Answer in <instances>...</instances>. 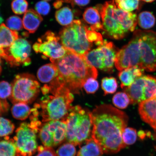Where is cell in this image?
<instances>
[{"mask_svg": "<svg viewBox=\"0 0 156 156\" xmlns=\"http://www.w3.org/2000/svg\"><path fill=\"white\" fill-rule=\"evenodd\" d=\"M93 127L91 137L100 146L104 153H118L126 147L122 139L127 126V115L112 105L97 106L91 112Z\"/></svg>", "mask_w": 156, "mask_h": 156, "instance_id": "1", "label": "cell"}, {"mask_svg": "<svg viewBox=\"0 0 156 156\" xmlns=\"http://www.w3.org/2000/svg\"><path fill=\"white\" fill-rule=\"evenodd\" d=\"M41 89L44 96L34 107L38 111V117H41L42 122L65 120L73 107V93L58 78L45 84Z\"/></svg>", "mask_w": 156, "mask_h": 156, "instance_id": "2", "label": "cell"}, {"mask_svg": "<svg viewBox=\"0 0 156 156\" xmlns=\"http://www.w3.org/2000/svg\"><path fill=\"white\" fill-rule=\"evenodd\" d=\"M52 63L57 67L58 79L72 93H79L87 79H96L98 75L96 68L87 62L85 56L69 51Z\"/></svg>", "mask_w": 156, "mask_h": 156, "instance_id": "3", "label": "cell"}, {"mask_svg": "<svg viewBox=\"0 0 156 156\" xmlns=\"http://www.w3.org/2000/svg\"><path fill=\"white\" fill-rule=\"evenodd\" d=\"M97 9L102 18L103 30L110 38L120 40L135 30L137 15L119 9L114 0L106 2Z\"/></svg>", "mask_w": 156, "mask_h": 156, "instance_id": "4", "label": "cell"}, {"mask_svg": "<svg viewBox=\"0 0 156 156\" xmlns=\"http://www.w3.org/2000/svg\"><path fill=\"white\" fill-rule=\"evenodd\" d=\"M58 36L66 50L81 56L90 51L94 45L99 46L104 42L100 34L89 30L79 20L62 29Z\"/></svg>", "mask_w": 156, "mask_h": 156, "instance_id": "5", "label": "cell"}, {"mask_svg": "<svg viewBox=\"0 0 156 156\" xmlns=\"http://www.w3.org/2000/svg\"><path fill=\"white\" fill-rule=\"evenodd\" d=\"M91 112L77 105L72 107L65 121L66 140L75 146H81L91 136L93 127Z\"/></svg>", "mask_w": 156, "mask_h": 156, "instance_id": "6", "label": "cell"}, {"mask_svg": "<svg viewBox=\"0 0 156 156\" xmlns=\"http://www.w3.org/2000/svg\"><path fill=\"white\" fill-rule=\"evenodd\" d=\"M140 58V67L148 72L156 70V32L138 29L133 33Z\"/></svg>", "mask_w": 156, "mask_h": 156, "instance_id": "7", "label": "cell"}, {"mask_svg": "<svg viewBox=\"0 0 156 156\" xmlns=\"http://www.w3.org/2000/svg\"><path fill=\"white\" fill-rule=\"evenodd\" d=\"M12 94L9 98L13 104H29L34 102L40 93V84L34 76L28 73L18 74L11 84Z\"/></svg>", "mask_w": 156, "mask_h": 156, "instance_id": "8", "label": "cell"}, {"mask_svg": "<svg viewBox=\"0 0 156 156\" xmlns=\"http://www.w3.org/2000/svg\"><path fill=\"white\" fill-rule=\"evenodd\" d=\"M118 50L112 42L104 41L103 44L86 54L88 62L95 68L107 73L112 72Z\"/></svg>", "mask_w": 156, "mask_h": 156, "instance_id": "9", "label": "cell"}, {"mask_svg": "<svg viewBox=\"0 0 156 156\" xmlns=\"http://www.w3.org/2000/svg\"><path fill=\"white\" fill-rule=\"evenodd\" d=\"M33 48L36 53L41 54L44 59L48 58L51 63L63 57L68 52L62 44L59 36L50 31L39 38Z\"/></svg>", "mask_w": 156, "mask_h": 156, "instance_id": "10", "label": "cell"}, {"mask_svg": "<svg viewBox=\"0 0 156 156\" xmlns=\"http://www.w3.org/2000/svg\"><path fill=\"white\" fill-rule=\"evenodd\" d=\"M38 130L30 123L23 122L13 137L17 156H32L37 151V133Z\"/></svg>", "mask_w": 156, "mask_h": 156, "instance_id": "11", "label": "cell"}, {"mask_svg": "<svg viewBox=\"0 0 156 156\" xmlns=\"http://www.w3.org/2000/svg\"><path fill=\"white\" fill-rule=\"evenodd\" d=\"M30 44L24 38L20 37L9 47L4 49L0 57L12 67L28 66L31 63Z\"/></svg>", "mask_w": 156, "mask_h": 156, "instance_id": "12", "label": "cell"}, {"mask_svg": "<svg viewBox=\"0 0 156 156\" xmlns=\"http://www.w3.org/2000/svg\"><path fill=\"white\" fill-rule=\"evenodd\" d=\"M132 104H137L154 96L156 79L150 75H142L136 79L130 86L124 88Z\"/></svg>", "mask_w": 156, "mask_h": 156, "instance_id": "13", "label": "cell"}, {"mask_svg": "<svg viewBox=\"0 0 156 156\" xmlns=\"http://www.w3.org/2000/svg\"><path fill=\"white\" fill-rule=\"evenodd\" d=\"M38 132L39 137L44 146L55 147L66 140V122L64 120H53L44 122L41 126Z\"/></svg>", "mask_w": 156, "mask_h": 156, "instance_id": "14", "label": "cell"}, {"mask_svg": "<svg viewBox=\"0 0 156 156\" xmlns=\"http://www.w3.org/2000/svg\"><path fill=\"white\" fill-rule=\"evenodd\" d=\"M142 119L156 132V98L155 97L140 103L138 108Z\"/></svg>", "mask_w": 156, "mask_h": 156, "instance_id": "15", "label": "cell"}, {"mask_svg": "<svg viewBox=\"0 0 156 156\" xmlns=\"http://www.w3.org/2000/svg\"><path fill=\"white\" fill-rule=\"evenodd\" d=\"M144 70L137 66L126 68L121 71L119 77L121 81L122 88L130 86L137 78L141 76Z\"/></svg>", "mask_w": 156, "mask_h": 156, "instance_id": "16", "label": "cell"}, {"mask_svg": "<svg viewBox=\"0 0 156 156\" xmlns=\"http://www.w3.org/2000/svg\"><path fill=\"white\" fill-rule=\"evenodd\" d=\"M43 20L42 17L36 11L29 9L23 16V27L29 33L34 34L37 30Z\"/></svg>", "mask_w": 156, "mask_h": 156, "instance_id": "17", "label": "cell"}, {"mask_svg": "<svg viewBox=\"0 0 156 156\" xmlns=\"http://www.w3.org/2000/svg\"><path fill=\"white\" fill-rule=\"evenodd\" d=\"M19 37L16 31L11 30L3 23L0 25V55L4 49L9 47Z\"/></svg>", "mask_w": 156, "mask_h": 156, "instance_id": "18", "label": "cell"}, {"mask_svg": "<svg viewBox=\"0 0 156 156\" xmlns=\"http://www.w3.org/2000/svg\"><path fill=\"white\" fill-rule=\"evenodd\" d=\"M58 76L57 67L54 63L45 64L41 67L37 73L38 79L42 83L48 84L54 80Z\"/></svg>", "mask_w": 156, "mask_h": 156, "instance_id": "19", "label": "cell"}, {"mask_svg": "<svg viewBox=\"0 0 156 156\" xmlns=\"http://www.w3.org/2000/svg\"><path fill=\"white\" fill-rule=\"evenodd\" d=\"M100 15L98 9L95 8L89 7L85 10L83 15V19L86 22L91 25L90 28L91 30H103Z\"/></svg>", "mask_w": 156, "mask_h": 156, "instance_id": "20", "label": "cell"}, {"mask_svg": "<svg viewBox=\"0 0 156 156\" xmlns=\"http://www.w3.org/2000/svg\"><path fill=\"white\" fill-rule=\"evenodd\" d=\"M80 148L76 156H101L104 153L102 148L91 137Z\"/></svg>", "mask_w": 156, "mask_h": 156, "instance_id": "21", "label": "cell"}, {"mask_svg": "<svg viewBox=\"0 0 156 156\" xmlns=\"http://www.w3.org/2000/svg\"><path fill=\"white\" fill-rule=\"evenodd\" d=\"M0 156H17L14 140L9 136L0 138Z\"/></svg>", "mask_w": 156, "mask_h": 156, "instance_id": "22", "label": "cell"}, {"mask_svg": "<svg viewBox=\"0 0 156 156\" xmlns=\"http://www.w3.org/2000/svg\"><path fill=\"white\" fill-rule=\"evenodd\" d=\"M32 112L28 104L18 103L14 104L12 107L11 113L13 118L17 120H24L28 118Z\"/></svg>", "mask_w": 156, "mask_h": 156, "instance_id": "23", "label": "cell"}, {"mask_svg": "<svg viewBox=\"0 0 156 156\" xmlns=\"http://www.w3.org/2000/svg\"><path fill=\"white\" fill-rule=\"evenodd\" d=\"M56 20L62 26H67L73 21L74 16L72 10L68 7H64L56 11Z\"/></svg>", "mask_w": 156, "mask_h": 156, "instance_id": "24", "label": "cell"}, {"mask_svg": "<svg viewBox=\"0 0 156 156\" xmlns=\"http://www.w3.org/2000/svg\"><path fill=\"white\" fill-rule=\"evenodd\" d=\"M156 19L154 16L149 11H143L140 13L137 16V23L142 29H151L154 26Z\"/></svg>", "mask_w": 156, "mask_h": 156, "instance_id": "25", "label": "cell"}, {"mask_svg": "<svg viewBox=\"0 0 156 156\" xmlns=\"http://www.w3.org/2000/svg\"><path fill=\"white\" fill-rule=\"evenodd\" d=\"M114 1L119 9L128 12L139 9L141 6V0H115Z\"/></svg>", "mask_w": 156, "mask_h": 156, "instance_id": "26", "label": "cell"}, {"mask_svg": "<svg viewBox=\"0 0 156 156\" xmlns=\"http://www.w3.org/2000/svg\"><path fill=\"white\" fill-rule=\"evenodd\" d=\"M112 102L115 106L121 109L126 108L131 103L129 97L125 92L116 94L113 97Z\"/></svg>", "mask_w": 156, "mask_h": 156, "instance_id": "27", "label": "cell"}, {"mask_svg": "<svg viewBox=\"0 0 156 156\" xmlns=\"http://www.w3.org/2000/svg\"><path fill=\"white\" fill-rule=\"evenodd\" d=\"M101 85L105 95L115 92L118 87L116 80L114 77L103 78Z\"/></svg>", "mask_w": 156, "mask_h": 156, "instance_id": "28", "label": "cell"}, {"mask_svg": "<svg viewBox=\"0 0 156 156\" xmlns=\"http://www.w3.org/2000/svg\"><path fill=\"white\" fill-rule=\"evenodd\" d=\"M15 126L11 121L0 117V137L8 136L14 131Z\"/></svg>", "mask_w": 156, "mask_h": 156, "instance_id": "29", "label": "cell"}, {"mask_svg": "<svg viewBox=\"0 0 156 156\" xmlns=\"http://www.w3.org/2000/svg\"><path fill=\"white\" fill-rule=\"evenodd\" d=\"M76 153L75 146L67 142L60 146L56 151L57 156H75Z\"/></svg>", "mask_w": 156, "mask_h": 156, "instance_id": "30", "label": "cell"}, {"mask_svg": "<svg viewBox=\"0 0 156 156\" xmlns=\"http://www.w3.org/2000/svg\"><path fill=\"white\" fill-rule=\"evenodd\" d=\"M137 138L136 130L133 128H126L122 134V139L126 145H131L135 143Z\"/></svg>", "mask_w": 156, "mask_h": 156, "instance_id": "31", "label": "cell"}, {"mask_svg": "<svg viewBox=\"0 0 156 156\" xmlns=\"http://www.w3.org/2000/svg\"><path fill=\"white\" fill-rule=\"evenodd\" d=\"M28 6L27 0H13L11 3L12 9L15 14L22 15L26 12Z\"/></svg>", "mask_w": 156, "mask_h": 156, "instance_id": "32", "label": "cell"}, {"mask_svg": "<svg viewBox=\"0 0 156 156\" xmlns=\"http://www.w3.org/2000/svg\"><path fill=\"white\" fill-rule=\"evenodd\" d=\"M6 25L8 28L13 31H19L23 28L22 20L17 16H12L9 17L6 21Z\"/></svg>", "mask_w": 156, "mask_h": 156, "instance_id": "33", "label": "cell"}, {"mask_svg": "<svg viewBox=\"0 0 156 156\" xmlns=\"http://www.w3.org/2000/svg\"><path fill=\"white\" fill-rule=\"evenodd\" d=\"M11 85L7 81L0 82V99H6L11 96L12 94Z\"/></svg>", "mask_w": 156, "mask_h": 156, "instance_id": "34", "label": "cell"}, {"mask_svg": "<svg viewBox=\"0 0 156 156\" xmlns=\"http://www.w3.org/2000/svg\"><path fill=\"white\" fill-rule=\"evenodd\" d=\"M83 87L87 93H94L99 88V83L95 78L90 77L86 81Z\"/></svg>", "mask_w": 156, "mask_h": 156, "instance_id": "35", "label": "cell"}, {"mask_svg": "<svg viewBox=\"0 0 156 156\" xmlns=\"http://www.w3.org/2000/svg\"><path fill=\"white\" fill-rule=\"evenodd\" d=\"M36 11L40 15H46L50 12V6L48 2L42 1L38 2L35 5Z\"/></svg>", "mask_w": 156, "mask_h": 156, "instance_id": "36", "label": "cell"}, {"mask_svg": "<svg viewBox=\"0 0 156 156\" xmlns=\"http://www.w3.org/2000/svg\"><path fill=\"white\" fill-rule=\"evenodd\" d=\"M38 154L36 156H57L53 148L41 146L38 148Z\"/></svg>", "mask_w": 156, "mask_h": 156, "instance_id": "37", "label": "cell"}, {"mask_svg": "<svg viewBox=\"0 0 156 156\" xmlns=\"http://www.w3.org/2000/svg\"><path fill=\"white\" fill-rule=\"evenodd\" d=\"M9 105L6 99H0V115L8 112Z\"/></svg>", "mask_w": 156, "mask_h": 156, "instance_id": "38", "label": "cell"}, {"mask_svg": "<svg viewBox=\"0 0 156 156\" xmlns=\"http://www.w3.org/2000/svg\"><path fill=\"white\" fill-rule=\"evenodd\" d=\"M90 0H73V3L72 5H73L74 3L81 6H84L88 4Z\"/></svg>", "mask_w": 156, "mask_h": 156, "instance_id": "39", "label": "cell"}, {"mask_svg": "<svg viewBox=\"0 0 156 156\" xmlns=\"http://www.w3.org/2000/svg\"><path fill=\"white\" fill-rule=\"evenodd\" d=\"M62 3L63 2L61 1H57L54 3V5L56 9H58L61 7Z\"/></svg>", "mask_w": 156, "mask_h": 156, "instance_id": "40", "label": "cell"}, {"mask_svg": "<svg viewBox=\"0 0 156 156\" xmlns=\"http://www.w3.org/2000/svg\"><path fill=\"white\" fill-rule=\"evenodd\" d=\"M58 1H60L62 2H66L68 3H71L72 5L73 4V0H58Z\"/></svg>", "mask_w": 156, "mask_h": 156, "instance_id": "41", "label": "cell"}, {"mask_svg": "<svg viewBox=\"0 0 156 156\" xmlns=\"http://www.w3.org/2000/svg\"><path fill=\"white\" fill-rule=\"evenodd\" d=\"M141 1L145 2L146 3H151L155 1V0H141Z\"/></svg>", "mask_w": 156, "mask_h": 156, "instance_id": "42", "label": "cell"}, {"mask_svg": "<svg viewBox=\"0 0 156 156\" xmlns=\"http://www.w3.org/2000/svg\"><path fill=\"white\" fill-rule=\"evenodd\" d=\"M1 57H0V74H1L2 71V60Z\"/></svg>", "mask_w": 156, "mask_h": 156, "instance_id": "43", "label": "cell"}, {"mask_svg": "<svg viewBox=\"0 0 156 156\" xmlns=\"http://www.w3.org/2000/svg\"><path fill=\"white\" fill-rule=\"evenodd\" d=\"M154 97H155L156 98V91L155 93L154 96Z\"/></svg>", "mask_w": 156, "mask_h": 156, "instance_id": "44", "label": "cell"}, {"mask_svg": "<svg viewBox=\"0 0 156 156\" xmlns=\"http://www.w3.org/2000/svg\"><path fill=\"white\" fill-rule=\"evenodd\" d=\"M44 1H51V0H44ZM56 1H58V0H56Z\"/></svg>", "mask_w": 156, "mask_h": 156, "instance_id": "45", "label": "cell"}]
</instances>
